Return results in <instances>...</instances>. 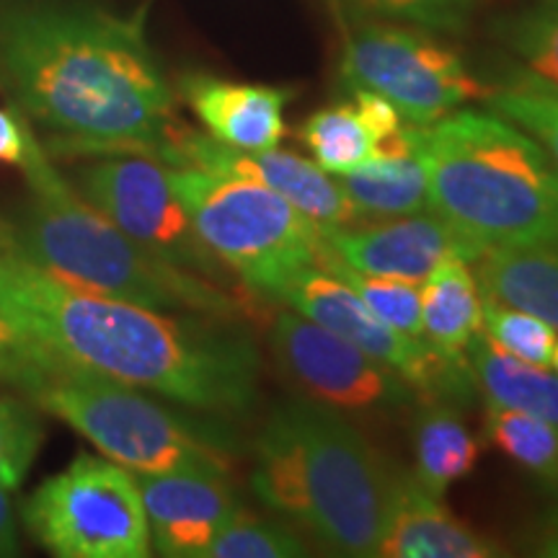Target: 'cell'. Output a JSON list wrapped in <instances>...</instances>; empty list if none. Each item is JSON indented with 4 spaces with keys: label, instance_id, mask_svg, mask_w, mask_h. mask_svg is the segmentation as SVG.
Here are the masks:
<instances>
[{
    "label": "cell",
    "instance_id": "cell-36",
    "mask_svg": "<svg viewBox=\"0 0 558 558\" xmlns=\"http://www.w3.org/2000/svg\"><path fill=\"white\" fill-rule=\"evenodd\" d=\"M550 367H554V373L558 375V341H556V349H554V360H550Z\"/></svg>",
    "mask_w": 558,
    "mask_h": 558
},
{
    "label": "cell",
    "instance_id": "cell-16",
    "mask_svg": "<svg viewBox=\"0 0 558 558\" xmlns=\"http://www.w3.org/2000/svg\"><path fill=\"white\" fill-rule=\"evenodd\" d=\"M179 90L207 135L239 150L277 148L288 132L284 109L295 96L292 88L226 81L207 73L184 75Z\"/></svg>",
    "mask_w": 558,
    "mask_h": 558
},
{
    "label": "cell",
    "instance_id": "cell-3",
    "mask_svg": "<svg viewBox=\"0 0 558 558\" xmlns=\"http://www.w3.org/2000/svg\"><path fill=\"white\" fill-rule=\"evenodd\" d=\"M251 486L284 522L339 556H378L396 473L339 409L277 403L254 445Z\"/></svg>",
    "mask_w": 558,
    "mask_h": 558
},
{
    "label": "cell",
    "instance_id": "cell-4",
    "mask_svg": "<svg viewBox=\"0 0 558 558\" xmlns=\"http://www.w3.org/2000/svg\"><path fill=\"white\" fill-rule=\"evenodd\" d=\"M29 199L0 220V246L60 282L96 295L148 305L156 311L235 318L243 300L213 282L160 259L88 205L50 153L29 171Z\"/></svg>",
    "mask_w": 558,
    "mask_h": 558
},
{
    "label": "cell",
    "instance_id": "cell-23",
    "mask_svg": "<svg viewBox=\"0 0 558 558\" xmlns=\"http://www.w3.org/2000/svg\"><path fill=\"white\" fill-rule=\"evenodd\" d=\"M488 86V109L538 140L558 166V88L522 65H512Z\"/></svg>",
    "mask_w": 558,
    "mask_h": 558
},
{
    "label": "cell",
    "instance_id": "cell-30",
    "mask_svg": "<svg viewBox=\"0 0 558 558\" xmlns=\"http://www.w3.org/2000/svg\"><path fill=\"white\" fill-rule=\"evenodd\" d=\"M484 333L494 344L530 365L550 367L558 331L546 320L530 316L525 311L509 308L505 303L484 298Z\"/></svg>",
    "mask_w": 558,
    "mask_h": 558
},
{
    "label": "cell",
    "instance_id": "cell-34",
    "mask_svg": "<svg viewBox=\"0 0 558 558\" xmlns=\"http://www.w3.org/2000/svg\"><path fill=\"white\" fill-rule=\"evenodd\" d=\"M19 522L9 492L0 488V558L19 556Z\"/></svg>",
    "mask_w": 558,
    "mask_h": 558
},
{
    "label": "cell",
    "instance_id": "cell-29",
    "mask_svg": "<svg viewBox=\"0 0 558 558\" xmlns=\"http://www.w3.org/2000/svg\"><path fill=\"white\" fill-rule=\"evenodd\" d=\"M45 439L37 403L0 393V488L16 492L29 476Z\"/></svg>",
    "mask_w": 558,
    "mask_h": 558
},
{
    "label": "cell",
    "instance_id": "cell-17",
    "mask_svg": "<svg viewBox=\"0 0 558 558\" xmlns=\"http://www.w3.org/2000/svg\"><path fill=\"white\" fill-rule=\"evenodd\" d=\"M380 558H497L505 556L499 543L473 530L442 505L414 476L396 473Z\"/></svg>",
    "mask_w": 558,
    "mask_h": 558
},
{
    "label": "cell",
    "instance_id": "cell-11",
    "mask_svg": "<svg viewBox=\"0 0 558 558\" xmlns=\"http://www.w3.org/2000/svg\"><path fill=\"white\" fill-rule=\"evenodd\" d=\"M275 300L290 305L300 316L316 320L324 329L362 349L367 357L399 373L409 386L418 390V396L448 399L452 403L469 401L473 396L476 383H473L469 360H450L432 349L427 341L390 329L347 282L320 267L295 271L279 288Z\"/></svg>",
    "mask_w": 558,
    "mask_h": 558
},
{
    "label": "cell",
    "instance_id": "cell-20",
    "mask_svg": "<svg viewBox=\"0 0 558 558\" xmlns=\"http://www.w3.org/2000/svg\"><path fill=\"white\" fill-rule=\"evenodd\" d=\"M473 383L486 407L512 409L538 416L558 427V375L548 367L530 365L478 333L465 352Z\"/></svg>",
    "mask_w": 558,
    "mask_h": 558
},
{
    "label": "cell",
    "instance_id": "cell-25",
    "mask_svg": "<svg viewBox=\"0 0 558 558\" xmlns=\"http://www.w3.org/2000/svg\"><path fill=\"white\" fill-rule=\"evenodd\" d=\"M486 435L514 465L558 486V427L522 411L486 407Z\"/></svg>",
    "mask_w": 558,
    "mask_h": 558
},
{
    "label": "cell",
    "instance_id": "cell-1",
    "mask_svg": "<svg viewBox=\"0 0 558 558\" xmlns=\"http://www.w3.org/2000/svg\"><path fill=\"white\" fill-rule=\"evenodd\" d=\"M0 94L52 156H158L181 128L143 13L83 3L0 5ZM34 130V132H37Z\"/></svg>",
    "mask_w": 558,
    "mask_h": 558
},
{
    "label": "cell",
    "instance_id": "cell-24",
    "mask_svg": "<svg viewBox=\"0 0 558 558\" xmlns=\"http://www.w3.org/2000/svg\"><path fill=\"white\" fill-rule=\"evenodd\" d=\"M300 140L324 171L341 177L373 160V140L362 124L352 99L313 111L300 128Z\"/></svg>",
    "mask_w": 558,
    "mask_h": 558
},
{
    "label": "cell",
    "instance_id": "cell-22",
    "mask_svg": "<svg viewBox=\"0 0 558 558\" xmlns=\"http://www.w3.org/2000/svg\"><path fill=\"white\" fill-rule=\"evenodd\" d=\"M337 181L360 220L403 218L429 207L427 169L414 150L373 158Z\"/></svg>",
    "mask_w": 558,
    "mask_h": 558
},
{
    "label": "cell",
    "instance_id": "cell-6",
    "mask_svg": "<svg viewBox=\"0 0 558 558\" xmlns=\"http://www.w3.org/2000/svg\"><path fill=\"white\" fill-rule=\"evenodd\" d=\"M132 473H222L241 445L222 416L158 401L156 393L62 362L26 396Z\"/></svg>",
    "mask_w": 558,
    "mask_h": 558
},
{
    "label": "cell",
    "instance_id": "cell-28",
    "mask_svg": "<svg viewBox=\"0 0 558 558\" xmlns=\"http://www.w3.org/2000/svg\"><path fill=\"white\" fill-rule=\"evenodd\" d=\"M308 546L288 522L251 518L243 509L215 535L202 558H300Z\"/></svg>",
    "mask_w": 558,
    "mask_h": 558
},
{
    "label": "cell",
    "instance_id": "cell-18",
    "mask_svg": "<svg viewBox=\"0 0 558 558\" xmlns=\"http://www.w3.org/2000/svg\"><path fill=\"white\" fill-rule=\"evenodd\" d=\"M478 279L484 298L525 311L558 331V241L486 248Z\"/></svg>",
    "mask_w": 558,
    "mask_h": 558
},
{
    "label": "cell",
    "instance_id": "cell-27",
    "mask_svg": "<svg viewBox=\"0 0 558 558\" xmlns=\"http://www.w3.org/2000/svg\"><path fill=\"white\" fill-rule=\"evenodd\" d=\"M501 45L522 68L558 88V0H533L494 24Z\"/></svg>",
    "mask_w": 558,
    "mask_h": 558
},
{
    "label": "cell",
    "instance_id": "cell-7",
    "mask_svg": "<svg viewBox=\"0 0 558 558\" xmlns=\"http://www.w3.org/2000/svg\"><path fill=\"white\" fill-rule=\"evenodd\" d=\"M169 177L199 241L246 288L275 300L295 271L316 267L318 226L269 186L186 166Z\"/></svg>",
    "mask_w": 558,
    "mask_h": 558
},
{
    "label": "cell",
    "instance_id": "cell-13",
    "mask_svg": "<svg viewBox=\"0 0 558 558\" xmlns=\"http://www.w3.org/2000/svg\"><path fill=\"white\" fill-rule=\"evenodd\" d=\"M158 160L177 169H202L215 173H230L269 186L279 197L295 205L305 218L318 228L354 226L360 218L341 192L333 173L324 171L316 160L277 148L269 150H239L218 143L215 137L190 130L186 124L160 145Z\"/></svg>",
    "mask_w": 558,
    "mask_h": 558
},
{
    "label": "cell",
    "instance_id": "cell-31",
    "mask_svg": "<svg viewBox=\"0 0 558 558\" xmlns=\"http://www.w3.org/2000/svg\"><path fill=\"white\" fill-rule=\"evenodd\" d=\"M62 362L0 313V383L29 396Z\"/></svg>",
    "mask_w": 558,
    "mask_h": 558
},
{
    "label": "cell",
    "instance_id": "cell-12",
    "mask_svg": "<svg viewBox=\"0 0 558 558\" xmlns=\"http://www.w3.org/2000/svg\"><path fill=\"white\" fill-rule=\"evenodd\" d=\"M271 352L305 396L339 411H396L418 390L362 349L298 311H282L271 326Z\"/></svg>",
    "mask_w": 558,
    "mask_h": 558
},
{
    "label": "cell",
    "instance_id": "cell-5",
    "mask_svg": "<svg viewBox=\"0 0 558 558\" xmlns=\"http://www.w3.org/2000/svg\"><path fill=\"white\" fill-rule=\"evenodd\" d=\"M429 209L484 248L558 241V166L535 137L486 109L409 124Z\"/></svg>",
    "mask_w": 558,
    "mask_h": 558
},
{
    "label": "cell",
    "instance_id": "cell-14",
    "mask_svg": "<svg viewBox=\"0 0 558 558\" xmlns=\"http://www.w3.org/2000/svg\"><path fill=\"white\" fill-rule=\"evenodd\" d=\"M320 243L333 259L362 275L424 282L437 264L448 259L478 262L484 246L458 233L437 213H414L375 226L318 228Z\"/></svg>",
    "mask_w": 558,
    "mask_h": 558
},
{
    "label": "cell",
    "instance_id": "cell-15",
    "mask_svg": "<svg viewBox=\"0 0 558 558\" xmlns=\"http://www.w3.org/2000/svg\"><path fill=\"white\" fill-rule=\"evenodd\" d=\"M150 548L169 558H202L243 505L222 473H135Z\"/></svg>",
    "mask_w": 558,
    "mask_h": 558
},
{
    "label": "cell",
    "instance_id": "cell-10",
    "mask_svg": "<svg viewBox=\"0 0 558 558\" xmlns=\"http://www.w3.org/2000/svg\"><path fill=\"white\" fill-rule=\"evenodd\" d=\"M88 205L114 222L124 235L160 259L226 284L230 271L209 254L173 190L169 166L143 153L96 156L68 177Z\"/></svg>",
    "mask_w": 558,
    "mask_h": 558
},
{
    "label": "cell",
    "instance_id": "cell-2",
    "mask_svg": "<svg viewBox=\"0 0 558 558\" xmlns=\"http://www.w3.org/2000/svg\"><path fill=\"white\" fill-rule=\"evenodd\" d=\"M0 313L60 362L215 416L259 399L262 357L235 318L156 311L60 282L0 246Z\"/></svg>",
    "mask_w": 558,
    "mask_h": 558
},
{
    "label": "cell",
    "instance_id": "cell-35",
    "mask_svg": "<svg viewBox=\"0 0 558 558\" xmlns=\"http://www.w3.org/2000/svg\"><path fill=\"white\" fill-rule=\"evenodd\" d=\"M533 548L538 556L558 558V505L543 514L533 533Z\"/></svg>",
    "mask_w": 558,
    "mask_h": 558
},
{
    "label": "cell",
    "instance_id": "cell-19",
    "mask_svg": "<svg viewBox=\"0 0 558 558\" xmlns=\"http://www.w3.org/2000/svg\"><path fill=\"white\" fill-rule=\"evenodd\" d=\"M422 324L432 349L450 360L465 362L469 344L484 326V295L469 262L448 259L424 279Z\"/></svg>",
    "mask_w": 558,
    "mask_h": 558
},
{
    "label": "cell",
    "instance_id": "cell-8",
    "mask_svg": "<svg viewBox=\"0 0 558 558\" xmlns=\"http://www.w3.org/2000/svg\"><path fill=\"white\" fill-rule=\"evenodd\" d=\"M21 520L60 558H145L153 550L135 473L86 452L34 488Z\"/></svg>",
    "mask_w": 558,
    "mask_h": 558
},
{
    "label": "cell",
    "instance_id": "cell-21",
    "mask_svg": "<svg viewBox=\"0 0 558 558\" xmlns=\"http://www.w3.org/2000/svg\"><path fill=\"white\" fill-rule=\"evenodd\" d=\"M481 442L448 399H429L414 422V478L435 497L476 469Z\"/></svg>",
    "mask_w": 558,
    "mask_h": 558
},
{
    "label": "cell",
    "instance_id": "cell-33",
    "mask_svg": "<svg viewBox=\"0 0 558 558\" xmlns=\"http://www.w3.org/2000/svg\"><path fill=\"white\" fill-rule=\"evenodd\" d=\"M41 156L47 150L29 120L16 109H0V163L29 171Z\"/></svg>",
    "mask_w": 558,
    "mask_h": 558
},
{
    "label": "cell",
    "instance_id": "cell-26",
    "mask_svg": "<svg viewBox=\"0 0 558 558\" xmlns=\"http://www.w3.org/2000/svg\"><path fill=\"white\" fill-rule=\"evenodd\" d=\"M316 267L329 275L339 277L349 288L357 292L362 303L378 316L390 329L407 333L411 339H424L422 324V288L416 282H403V279L362 275L357 269H349L347 264L333 259L329 251L320 243V254Z\"/></svg>",
    "mask_w": 558,
    "mask_h": 558
},
{
    "label": "cell",
    "instance_id": "cell-9",
    "mask_svg": "<svg viewBox=\"0 0 558 558\" xmlns=\"http://www.w3.org/2000/svg\"><path fill=\"white\" fill-rule=\"evenodd\" d=\"M339 68L347 88L383 96L409 124L442 120L465 104L484 101L492 88L452 47L388 21L354 24Z\"/></svg>",
    "mask_w": 558,
    "mask_h": 558
},
{
    "label": "cell",
    "instance_id": "cell-32",
    "mask_svg": "<svg viewBox=\"0 0 558 558\" xmlns=\"http://www.w3.org/2000/svg\"><path fill=\"white\" fill-rule=\"evenodd\" d=\"M362 11L429 32L458 34L469 26L476 0H352Z\"/></svg>",
    "mask_w": 558,
    "mask_h": 558
}]
</instances>
